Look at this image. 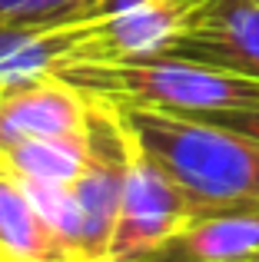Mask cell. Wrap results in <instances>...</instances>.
Instances as JSON below:
<instances>
[{
  "instance_id": "obj_1",
  "label": "cell",
  "mask_w": 259,
  "mask_h": 262,
  "mask_svg": "<svg viewBox=\"0 0 259 262\" xmlns=\"http://www.w3.org/2000/svg\"><path fill=\"white\" fill-rule=\"evenodd\" d=\"M123 116L140 146L206 206L259 203L256 136L146 106H130Z\"/></svg>"
},
{
  "instance_id": "obj_2",
  "label": "cell",
  "mask_w": 259,
  "mask_h": 262,
  "mask_svg": "<svg viewBox=\"0 0 259 262\" xmlns=\"http://www.w3.org/2000/svg\"><path fill=\"white\" fill-rule=\"evenodd\" d=\"M60 77L87 96L106 100L120 110L146 106L193 116L206 110H233L259 103V80L223 70L200 60L153 53L133 60H77L60 67Z\"/></svg>"
},
{
  "instance_id": "obj_3",
  "label": "cell",
  "mask_w": 259,
  "mask_h": 262,
  "mask_svg": "<svg viewBox=\"0 0 259 262\" xmlns=\"http://www.w3.org/2000/svg\"><path fill=\"white\" fill-rule=\"evenodd\" d=\"M130 136H133V129H130ZM206 209H213V206H206L183 183H176L133 136L120 216L110 239V262H140L149 249H156L169 236L186 229Z\"/></svg>"
},
{
  "instance_id": "obj_4",
  "label": "cell",
  "mask_w": 259,
  "mask_h": 262,
  "mask_svg": "<svg viewBox=\"0 0 259 262\" xmlns=\"http://www.w3.org/2000/svg\"><path fill=\"white\" fill-rule=\"evenodd\" d=\"M130 126L120 106L90 96V146L83 169L73 179L80 209V249L87 262H110V239L130 166Z\"/></svg>"
},
{
  "instance_id": "obj_5",
  "label": "cell",
  "mask_w": 259,
  "mask_h": 262,
  "mask_svg": "<svg viewBox=\"0 0 259 262\" xmlns=\"http://www.w3.org/2000/svg\"><path fill=\"white\" fill-rule=\"evenodd\" d=\"M206 0H133L87 17L80 60H133L163 53Z\"/></svg>"
},
{
  "instance_id": "obj_6",
  "label": "cell",
  "mask_w": 259,
  "mask_h": 262,
  "mask_svg": "<svg viewBox=\"0 0 259 262\" xmlns=\"http://www.w3.org/2000/svg\"><path fill=\"white\" fill-rule=\"evenodd\" d=\"M90 96L60 73H44L0 86V153L24 140L83 133Z\"/></svg>"
},
{
  "instance_id": "obj_7",
  "label": "cell",
  "mask_w": 259,
  "mask_h": 262,
  "mask_svg": "<svg viewBox=\"0 0 259 262\" xmlns=\"http://www.w3.org/2000/svg\"><path fill=\"white\" fill-rule=\"evenodd\" d=\"M163 53L259 80V0H206Z\"/></svg>"
},
{
  "instance_id": "obj_8",
  "label": "cell",
  "mask_w": 259,
  "mask_h": 262,
  "mask_svg": "<svg viewBox=\"0 0 259 262\" xmlns=\"http://www.w3.org/2000/svg\"><path fill=\"white\" fill-rule=\"evenodd\" d=\"M259 256V203L213 206L140 262H249Z\"/></svg>"
},
{
  "instance_id": "obj_9",
  "label": "cell",
  "mask_w": 259,
  "mask_h": 262,
  "mask_svg": "<svg viewBox=\"0 0 259 262\" xmlns=\"http://www.w3.org/2000/svg\"><path fill=\"white\" fill-rule=\"evenodd\" d=\"M0 262H87L0 160Z\"/></svg>"
},
{
  "instance_id": "obj_10",
  "label": "cell",
  "mask_w": 259,
  "mask_h": 262,
  "mask_svg": "<svg viewBox=\"0 0 259 262\" xmlns=\"http://www.w3.org/2000/svg\"><path fill=\"white\" fill-rule=\"evenodd\" d=\"M87 47V17L50 27H0V86L57 73Z\"/></svg>"
},
{
  "instance_id": "obj_11",
  "label": "cell",
  "mask_w": 259,
  "mask_h": 262,
  "mask_svg": "<svg viewBox=\"0 0 259 262\" xmlns=\"http://www.w3.org/2000/svg\"><path fill=\"white\" fill-rule=\"evenodd\" d=\"M87 146H90V123L83 133L24 140L17 146L4 149L0 160L24 183H73L77 173L83 169Z\"/></svg>"
},
{
  "instance_id": "obj_12",
  "label": "cell",
  "mask_w": 259,
  "mask_h": 262,
  "mask_svg": "<svg viewBox=\"0 0 259 262\" xmlns=\"http://www.w3.org/2000/svg\"><path fill=\"white\" fill-rule=\"evenodd\" d=\"M97 0H0V27H50L90 17Z\"/></svg>"
},
{
  "instance_id": "obj_13",
  "label": "cell",
  "mask_w": 259,
  "mask_h": 262,
  "mask_svg": "<svg viewBox=\"0 0 259 262\" xmlns=\"http://www.w3.org/2000/svg\"><path fill=\"white\" fill-rule=\"evenodd\" d=\"M193 120L220 123V126H229L236 133H246V136L259 140V103H253V106H233V110H206V113H193Z\"/></svg>"
},
{
  "instance_id": "obj_14",
  "label": "cell",
  "mask_w": 259,
  "mask_h": 262,
  "mask_svg": "<svg viewBox=\"0 0 259 262\" xmlns=\"http://www.w3.org/2000/svg\"><path fill=\"white\" fill-rule=\"evenodd\" d=\"M120 4H133V0H97V10H106V7H120ZM93 10V13H97Z\"/></svg>"
},
{
  "instance_id": "obj_15",
  "label": "cell",
  "mask_w": 259,
  "mask_h": 262,
  "mask_svg": "<svg viewBox=\"0 0 259 262\" xmlns=\"http://www.w3.org/2000/svg\"><path fill=\"white\" fill-rule=\"evenodd\" d=\"M249 262H259V256H256V259H249Z\"/></svg>"
}]
</instances>
